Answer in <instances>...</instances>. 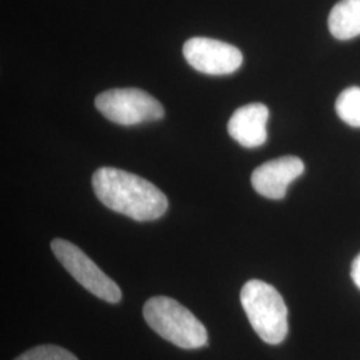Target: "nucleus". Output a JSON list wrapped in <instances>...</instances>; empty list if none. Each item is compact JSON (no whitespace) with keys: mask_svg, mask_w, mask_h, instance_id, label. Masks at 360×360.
I'll return each instance as SVG.
<instances>
[{"mask_svg":"<svg viewBox=\"0 0 360 360\" xmlns=\"http://www.w3.org/2000/svg\"><path fill=\"white\" fill-rule=\"evenodd\" d=\"M92 187L104 206L138 221L159 219L167 211V196L155 184L119 168H99Z\"/></svg>","mask_w":360,"mask_h":360,"instance_id":"nucleus-1","label":"nucleus"},{"mask_svg":"<svg viewBox=\"0 0 360 360\" xmlns=\"http://www.w3.org/2000/svg\"><path fill=\"white\" fill-rule=\"evenodd\" d=\"M147 324L156 334L184 349L205 347L208 342L206 327L190 309L168 296H154L143 307Z\"/></svg>","mask_w":360,"mask_h":360,"instance_id":"nucleus-2","label":"nucleus"},{"mask_svg":"<svg viewBox=\"0 0 360 360\" xmlns=\"http://www.w3.org/2000/svg\"><path fill=\"white\" fill-rule=\"evenodd\" d=\"M240 302L259 338L269 345L282 343L288 333V311L279 291L266 282L250 281L243 285Z\"/></svg>","mask_w":360,"mask_h":360,"instance_id":"nucleus-3","label":"nucleus"},{"mask_svg":"<svg viewBox=\"0 0 360 360\" xmlns=\"http://www.w3.org/2000/svg\"><path fill=\"white\" fill-rule=\"evenodd\" d=\"M95 105L108 120L122 126L154 122L165 116L163 105L139 89L104 91L96 96Z\"/></svg>","mask_w":360,"mask_h":360,"instance_id":"nucleus-4","label":"nucleus"},{"mask_svg":"<svg viewBox=\"0 0 360 360\" xmlns=\"http://www.w3.org/2000/svg\"><path fill=\"white\" fill-rule=\"evenodd\" d=\"M51 250L70 275L91 294L108 303L120 302L122 291L117 284L108 278L79 247L65 239H53Z\"/></svg>","mask_w":360,"mask_h":360,"instance_id":"nucleus-5","label":"nucleus"},{"mask_svg":"<svg viewBox=\"0 0 360 360\" xmlns=\"http://www.w3.org/2000/svg\"><path fill=\"white\" fill-rule=\"evenodd\" d=\"M183 55L188 65L207 75H229L243 63V55L235 46L202 37L188 39Z\"/></svg>","mask_w":360,"mask_h":360,"instance_id":"nucleus-6","label":"nucleus"},{"mask_svg":"<svg viewBox=\"0 0 360 360\" xmlns=\"http://www.w3.org/2000/svg\"><path fill=\"white\" fill-rule=\"evenodd\" d=\"M304 172V163L297 156H282L263 163L252 172L251 183L259 195L279 200L288 186Z\"/></svg>","mask_w":360,"mask_h":360,"instance_id":"nucleus-7","label":"nucleus"},{"mask_svg":"<svg viewBox=\"0 0 360 360\" xmlns=\"http://www.w3.org/2000/svg\"><path fill=\"white\" fill-rule=\"evenodd\" d=\"M270 111L262 103L238 108L229 120V134L233 141L247 148H255L267 141V122Z\"/></svg>","mask_w":360,"mask_h":360,"instance_id":"nucleus-8","label":"nucleus"},{"mask_svg":"<svg viewBox=\"0 0 360 360\" xmlns=\"http://www.w3.org/2000/svg\"><path fill=\"white\" fill-rule=\"evenodd\" d=\"M328 28L339 40L360 37V0H340L328 16Z\"/></svg>","mask_w":360,"mask_h":360,"instance_id":"nucleus-9","label":"nucleus"},{"mask_svg":"<svg viewBox=\"0 0 360 360\" xmlns=\"http://www.w3.org/2000/svg\"><path fill=\"white\" fill-rule=\"evenodd\" d=\"M336 114L351 127L360 129V89L349 87L336 99Z\"/></svg>","mask_w":360,"mask_h":360,"instance_id":"nucleus-10","label":"nucleus"},{"mask_svg":"<svg viewBox=\"0 0 360 360\" xmlns=\"http://www.w3.org/2000/svg\"><path fill=\"white\" fill-rule=\"evenodd\" d=\"M15 360H77V358L65 348L46 345L31 348Z\"/></svg>","mask_w":360,"mask_h":360,"instance_id":"nucleus-11","label":"nucleus"},{"mask_svg":"<svg viewBox=\"0 0 360 360\" xmlns=\"http://www.w3.org/2000/svg\"><path fill=\"white\" fill-rule=\"evenodd\" d=\"M351 278L354 281L355 285L360 290V254L354 259L352 266H351Z\"/></svg>","mask_w":360,"mask_h":360,"instance_id":"nucleus-12","label":"nucleus"}]
</instances>
